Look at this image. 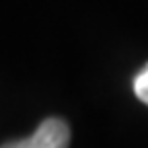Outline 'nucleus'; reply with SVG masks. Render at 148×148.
I'll list each match as a JSON object with an SVG mask.
<instances>
[{
    "label": "nucleus",
    "instance_id": "f257e3e1",
    "mask_svg": "<svg viewBox=\"0 0 148 148\" xmlns=\"http://www.w3.org/2000/svg\"><path fill=\"white\" fill-rule=\"evenodd\" d=\"M70 142V130L66 121L49 117L39 123V127L29 136L18 142L4 144L6 148H66Z\"/></svg>",
    "mask_w": 148,
    "mask_h": 148
},
{
    "label": "nucleus",
    "instance_id": "f03ea898",
    "mask_svg": "<svg viewBox=\"0 0 148 148\" xmlns=\"http://www.w3.org/2000/svg\"><path fill=\"white\" fill-rule=\"evenodd\" d=\"M134 92L144 105H148V64L144 70L138 72V76L134 80Z\"/></svg>",
    "mask_w": 148,
    "mask_h": 148
}]
</instances>
